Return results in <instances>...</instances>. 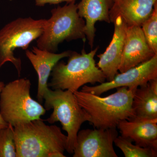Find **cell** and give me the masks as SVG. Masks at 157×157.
Instances as JSON below:
<instances>
[{"mask_svg":"<svg viewBox=\"0 0 157 157\" xmlns=\"http://www.w3.org/2000/svg\"><path fill=\"white\" fill-rule=\"evenodd\" d=\"M16 157H65L67 136L41 118L14 127Z\"/></svg>","mask_w":157,"mask_h":157,"instance_id":"7a4b0ae2","label":"cell"},{"mask_svg":"<svg viewBox=\"0 0 157 157\" xmlns=\"http://www.w3.org/2000/svg\"><path fill=\"white\" fill-rule=\"evenodd\" d=\"M149 46L157 54V2L150 16L140 25Z\"/></svg>","mask_w":157,"mask_h":157,"instance_id":"ac0fdd59","label":"cell"},{"mask_svg":"<svg viewBox=\"0 0 157 157\" xmlns=\"http://www.w3.org/2000/svg\"><path fill=\"white\" fill-rule=\"evenodd\" d=\"M156 54L149 46L140 26H128L118 71L125 72L147 61Z\"/></svg>","mask_w":157,"mask_h":157,"instance_id":"30bf717a","label":"cell"},{"mask_svg":"<svg viewBox=\"0 0 157 157\" xmlns=\"http://www.w3.org/2000/svg\"><path fill=\"white\" fill-rule=\"evenodd\" d=\"M0 157H16L14 127L11 124L0 130Z\"/></svg>","mask_w":157,"mask_h":157,"instance_id":"d6986e66","label":"cell"},{"mask_svg":"<svg viewBox=\"0 0 157 157\" xmlns=\"http://www.w3.org/2000/svg\"><path fill=\"white\" fill-rule=\"evenodd\" d=\"M106 97L78 90L73 92L78 104L88 113L89 122L96 128H117L121 121L135 117L132 101L135 90L124 86Z\"/></svg>","mask_w":157,"mask_h":157,"instance_id":"6da1fadb","label":"cell"},{"mask_svg":"<svg viewBox=\"0 0 157 157\" xmlns=\"http://www.w3.org/2000/svg\"><path fill=\"white\" fill-rule=\"evenodd\" d=\"M76 0H35L36 6L38 7H43L47 4L58 5L63 2L70 3L75 2Z\"/></svg>","mask_w":157,"mask_h":157,"instance_id":"ffe728a7","label":"cell"},{"mask_svg":"<svg viewBox=\"0 0 157 157\" xmlns=\"http://www.w3.org/2000/svg\"><path fill=\"white\" fill-rule=\"evenodd\" d=\"M116 146L121 150L125 157H156L157 150L134 144L131 140L118 136L114 141Z\"/></svg>","mask_w":157,"mask_h":157,"instance_id":"e0dca14e","label":"cell"},{"mask_svg":"<svg viewBox=\"0 0 157 157\" xmlns=\"http://www.w3.org/2000/svg\"><path fill=\"white\" fill-rule=\"evenodd\" d=\"M113 0H81L77 4V11L85 21V34L91 48L94 46L95 36V25L98 21L110 23L109 10Z\"/></svg>","mask_w":157,"mask_h":157,"instance_id":"9a60e30c","label":"cell"},{"mask_svg":"<svg viewBox=\"0 0 157 157\" xmlns=\"http://www.w3.org/2000/svg\"><path fill=\"white\" fill-rule=\"evenodd\" d=\"M157 0H113L110 22L120 16L128 26H139L150 16Z\"/></svg>","mask_w":157,"mask_h":157,"instance_id":"5bb4252c","label":"cell"},{"mask_svg":"<svg viewBox=\"0 0 157 157\" xmlns=\"http://www.w3.org/2000/svg\"><path fill=\"white\" fill-rule=\"evenodd\" d=\"M157 78V54L147 61L123 73H118L111 81L104 82L97 86L84 85L81 90L100 96L110 90L124 86L136 90L150 80Z\"/></svg>","mask_w":157,"mask_h":157,"instance_id":"ba28073f","label":"cell"},{"mask_svg":"<svg viewBox=\"0 0 157 157\" xmlns=\"http://www.w3.org/2000/svg\"><path fill=\"white\" fill-rule=\"evenodd\" d=\"M31 82L18 78L5 85L0 94V113L13 127L39 119L46 110L30 95Z\"/></svg>","mask_w":157,"mask_h":157,"instance_id":"5b68a950","label":"cell"},{"mask_svg":"<svg viewBox=\"0 0 157 157\" xmlns=\"http://www.w3.org/2000/svg\"><path fill=\"white\" fill-rule=\"evenodd\" d=\"M98 48L88 53L84 49L80 53L72 51L67 63L63 61L58 62L51 73L48 87L53 90H69L73 93L87 83L104 82L106 76L96 65L94 59Z\"/></svg>","mask_w":157,"mask_h":157,"instance_id":"3957f363","label":"cell"},{"mask_svg":"<svg viewBox=\"0 0 157 157\" xmlns=\"http://www.w3.org/2000/svg\"><path fill=\"white\" fill-rule=\"evenodd\" d=\"M117 128L121 136L137 145L157 150V118L135 117L121 121Z\"/></svg>","mask_w":157,"mask_h":157,"instance_id":"4fadbf2b","label":"cell"},{"mask_svg":"<svg viewBox=\"0 0 157 157\" xmlns=\"http://www.w3.org/2000/svg\"><path fill=\"white\" fill-rule=\"evenodd\" d=\"M5 85V83H4L3 82L0 81V94H1V91H2V90ZM9 124L6 122V121L4 120L2 117L0 113V130L7 128V127L9 126Z\"/></svg>","mask_w":157,"mask_h":157,"instance_id":"44dd1931","label":"cell"},{"mask_svg":"<svg viewBox=\"0 0 157 157\" xmlns=\"http://www.w3.org/2000/svg\"><path fill=\"white\" fill-rule=\"evenodd\" d=\"M46 20L43 33L36 40V46L42 50L56 53L59 45L66 41L81 39L85 41V21L78 15L75 2L58 6L51 11Z\"/></svg>","mask_w":157,"mask_h":157,"instance_id":"277c9868","label":"cell"},{"mask_svg":"<svg viewBox=\"0 0 157 157\" xmlns=\"http://www.w3.org/2000/svg\"><path fill=\"white\" fill-rule=\"evenodd\" d=\"M72 51L56 53L42 50L33 46L31 50H25V55L36 72L38 77L37 99L39 103L44 101V96L48 91V79L52 69L62 59L68 57Z\"/></svg>","mask_w":157,"mask_h":157,"instance_id":"8fae6325","label":"cell"},{"mask_svg":"<svg viewBox=\"0 0 157 157\" xmlns=\"http://www.w3.org/2000/svg\"><path fill=\"white\" fill-rule=\"evenodd\" d=\"M135 117L141 118H157V78L137 88L132 101Z\"/></svg>","mask_w":157,"mask_h":157,"instance_id":"2e32d148","label":"cell"},{"mask_svg":"<svg viewBox=\"0 0 157 157\" xmlns=\"http://www.w3.org/2000/svg\"><path fill=\"white\" fill-rule=\"evenodd\" d=\"M113 23L114 31L112 40L104 53L98 55L99 60L97 66L108 81L112 80L118 73L128 27L120 16L117 17Z\"/></svg>","mask_w":157,"mask_h":157,"instance_id":"7c38bea8","label":"cell"},{"mask_svg":"<svg viewBox=\"0 0 157 157\" xmlns=\"http://www.w3.org/2000/svg\"><path fill=\"white\" fill-rule=\"evenodd\" d=\"M44 100L46 111L53 109L45 121L50 124L61 123L62 129L67 134L66 150L73 154L77 134L82 124L89 121V115L78 104L73 92L69 90L49 89Z\"/></svg>","mask_w":157,"mask_h":157,"instance_id":"8992f818","label":"cell"},{"mask_svg":"<svg viewBox=\"0 0 157 157\" xmlns=\"http://www.w3.org/2000/svg\"><path fill=\"white\" fill-rule=\"evenodd\" d=\"M46 19L18 17L0 29V68L6 63L13 64L20 76L22 62L14 56L17 48L28 49L31 43L42 35Z\"/></svg>","mask_w":157,"mask_h":157,"instance_id":"52a82bcc","label":"cell"},{"mask_svg":"<svg viewBox=\"0 0 157 157\" xmlns=\"http://www.w3.org/2000/svg\"><path fill=\"white\" fill-rule=\"evenodd\" d=\"M116 128L84 129L78 131L73 157H117L113 147Z\"/></svg>","mask_w":157,"mask_h":157,"instance_id":"9c48e42d","label":"cell"}]
</instances>
